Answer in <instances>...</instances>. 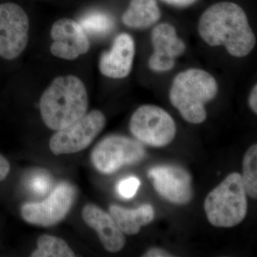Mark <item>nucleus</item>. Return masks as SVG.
<instances>
[{
  "mask_svg": "<svg viewBox=\"0 0 257 257\" xmlns=\"http://www.w3.org/2000/svg\"><path fill=\"white\" fill-rule=\"evenodd\" d=\"M50 35L53 40L51 53L58 58L75 60L87 53L90 47L87 34L80 24L72 19L57 20L51 28Z\"/></svg>",
  "mask_w": 257,
  "mask_h": 257,
  "instance_id": "nucleus-11",
  "label": "nucleus"
},
{
  "mask_svg": "<svg viewBox=\"0 0 257 257\" xmlns=\"http://www.w3.org/2000/svg\"><path fill=\"white\" fill-rule=\"evenodd\" d=\"M248 104H249L250 108L251 110L256 114L257 113V87L256 84H255L254 87H253L251 90V94L248 99Z\"/></svg>",
  "mask_w": 257,
  "mask_h": 257,
  "instance_id": "nucleus-23",
  "label": "nucleus"
},
{
  "mask_svg": "<svg viewBox=\"0 0 257 257\" xmlns=\"http://www.w3.org/2000/svg\"><path fill=\"white\" fill-rule=\"evenodd\" d=\"M217 92V82L210 74L200 69H189L176 76L170 99L186 121L199 124L207 119L205 104Z\"/></svg>",
  "mask_w": 257,
  "mask_h": 257,
  "instance_id": "nucleus-3",
  "label": "nucleus"
},
{
  "mask_svg": "<svg viewBox=\"0 0 257 257\" xmlns=\"http://www.w3.org/2000/svg\"><path fill=\"white\" fill-rule=\"evenodd\" d=\"M89 98L85 85L74 75L56 77L40 99V113L50 130L59 131L87 114Z\"/></svg>",
  "mask_w": 257,
  "mask_h": 257,
  "instance_id": "nucleus-2",
  "label": "nucleus"
},
{
  "mask_svg": "<svg viewBox=\"0 0 257 257\" xmlns=\"http://www.w3.org/2000/svg\"><path fill=\"white\" fill-rule=\"evenodd\" d=\"M79 24L86 33L94 36H103L109 33L114 27V21L110 15L101 12H93L84 15Z\"/></svg>",
  "mask_w": 257,
  "mask_h": 257,
  "instance_id": "nucleus-19",
  "label": "nucleus"
},
{
  "mask_svg": "<svg viewBox=\"0 0 257 257\" xmlns=\"http://www.w3.org/2000/svg\"><path fill=\"white\" fill-rule=\"evenodd\" d=\"M247 194L241 175L230 174L204 201L208 221L216 227L231 228L242 222L247 214Z\"/></svg>",
  "mask_w": 257,
  "mask_h": 257,
  "instance_id": "nucleus-4",
  "label": "nucleus"
},
{
  "mask_svg": "<svg viewBox=\"0 0 257 257\" xmlns=\"http://www.w3.org/2000/svg\"><path fill=\"white\" fill-rule=\"evenodd\" d=\"M135 55L133 37L128 34H120L114 39L111 50L101 54L99 70L103 75L110 78H124L131 72Z\"/></svg>",
  "mask_w": 257,
  "mask_h": 257,
  "instance_id": "nucleus-13",
  "label": "nucleus"
},
{
  "mask_svg": "<svg viewBox=\"0 0 257 257\" xmlns=\"http://www.w3.org/2000/svg\"><path fill=\"white\" fill-rule=\"evenodd\" d=\"M140 184V179L137 177H128L120 181L116 186V190L121 197L131 199L138 192Z\"/></svg>",
  "mask_w": 257,
  "mask_h": 257,
  "instance_id": "nucleus-20",
  "label": "nucleus"
},
{
  "mask_svg": "<svg viewBox=\"0 0 257 257\" xmlns=\"http://www.w3.org/2000/svg\"><path fill=\"white\" fill-rule=\"evenodd\" d=\"M146 156L143 144L124 136L107 137L96 145L91 155L94 167L101 173L112 174L125 165L141 162Z\"/></svg>",
  "mask_w": 257,
  "mask_h": 257,
  "instance_id": "nucleus-6",
  "label": "nucleus"
},
{
  "mask_svg": "<svg viewBox=\"0 0 257 257\" xmlns=\"http://www.w3.org/2000/svg\"><path fill=\"white\" fill-rule=\"evenodd\" d=\"M154 53L149 60V66L155 72H167L173 68L176 57L183 55L185 44L177 36V32L170 24L157 25L152 32Z\"/></svg>",
  "mask_w": 257,
  "mask_h": 257,
  "instance_id": "nucleus-12",
  "label": "nucleus"
},
{
  "mask_svg": "<svg viewBox=\"0 0 257 257\" xmlns=\"http://www.w3.org/2000/svg\"><path fill=\"white\" fill-rule=\"evenodd\" d=\"M198 31L208 45H224L236 57H246L256 45L246 15L232 3H219L208 8L201 16Z\"/></svg>",
  "mask_w": 257,
  "mask_h": 257,
  "instance_id": "nucleus-1",
  "label": "nucleus"
},
{
  "mask_svg": "<svg viewBox=\"0 0 257 257\" xmlns=\"http://www.w3.org/2000/svg\"><path fill=\"white\" fill-rule=\"evenodd\" d=\"M243 187L246 194L251 199L257 198V145H253L248 148L243 160Z\"/></svg>",
  "mask_w": 257,
  "mask_h": 257,
  "instance_id": "nucleus-18",
  "label": "nucleus"
},
{
  "mask_svg": "<svg viewBox=\"0 0 257 257\" xmlns=\"http://www.w3.org/2000/svg\"><path fill=\"white\" fill-rule=\"evenodd\" d=\"M109 214L125 234L135 235L143 226L151 223L155 211L150 204H143L135 209H126L118 205H111Z\"/></svg>",
  "mask_w": 257,
  "mask_h": 257,
  "instance_id": "nucleus-15",
  "label": "nucleus"
},
{
  "mask_svg": "<svg viewBox=\"0 0 257 257\" xmlns=\"http://www.w3.org/2000/svg\"><path fill=\"white\" fill-rule=\"evenodd\" d=\"M105 125L106 118L101 111L93 110L87 113L52 137L51 152L54 155H61L82 151L92 143Z\"/></svg>",
  "mask_w": 257,
  "mask_h": 257,
  "instance_id": "nucleus-7",
  "label": "nucleus"
},
{
  "mask_svg": "<svg viewBox=\"0 0 257 257\" xmlns=\"http://www.w3.org/2000/svg\"><path fill=\"white\" fill-rule=\"evenodd\" d=\"M30 22L25 10L14 3L0 5V57L16 59L28 46Z\"/></svg>",
  "mask_w": 257,
  "mask_h": 257,
  "instance_id": "nucleus-8",
  "label": "nucleus"
},
{
  "mask_svg": "<svg viewBox=\"0 0 257 257\" xmlns=\"http://www.w3.org/2000/svg\"><path fill=\"white\" fill-rule=\"evenodd\" d=\"M10 162L3 155H0V182H3L9 175Z\"/></svg>",
  "mask_w": 257,
  "mask_h": 257,
  "instance_id": "nucleus-21",
  "label": "nucleus"
},
{
  "mask_svg": "<svg viewBox=\"0 0 257 257\" xmlns=\"http://www.w3.org/2000/svg\"><path fill=\"white\" fill-rule=\"evenodd\" d=\"M160 17L156 0H131L122 22L130 28L146 29L155 25Z\"/></svg>",
  "mask_w": 257,
  "mask_h": 257,
  "instance_id": "nucleus-16",
  "label": "nucleus"
},
{
  "mask_svg": "<svg viewBox=\"0 0 257 257\" xmlns=\"http://www.w3.org/2000/svg\"><path fill=\"white\" fill-rule=\"evenodd\" d=\"M148 177L157 192L169 202L185 204L192 199V177L182 167L157 166L148 171Z\"/></svg>",
  "mask_w": 257,
  "mask_h": 257,
  "instance_id": "nucleus-10",
  "label": "nucleus"
},
{
  "mask_svg": "<svg viewBox=\"0 0 257 257\" xmlns=\"http://www.w3.org/2000/svg\"><path fill=\"white\" fill-rule=\"evenodd\" d=\"M82 218L86 224L95 230L104 248L111 253H116L124 248L126 239L110 214L100 207L88 204L82 209Z\"/></svg>",
  "mask_w": 257,
  "mask_h": 257,
  "instance_id": "nucleus-14",
  "label": "nucleus"
},
{
  "mask_svg": "<svg viewBox=\"0 0 257 257\" xmlns=\"http://www.w3.org/2000/svg\"><path fill=\"white\" fill-rule=\"evenodd\" d=\"M143 256L146 257H168L173 256V255L167 252L165 249L160 248H152L147 251Z\"/></svg>",
  "mask_w": 257,
  "mask_h": 257,
  "instance_id": "nucleus-22",
  "label": "nucleus"
},
{
  "mask_svg": "<svg viewBox=\"0 0 257 257\" xmlns=\"http://www.w3.org/2000/svg\"><path fill=\"white\" fill-rule=\"evenodd\" d=\"M32 257H74L75 253L67 243L61 238L42 235L37 240V248Z\"/></svg>",
  "mask_w": 257,
  "mask_h": 257,
  "instance_id": "nucleus-17",
  "label": "nucleus"
},
{
  "mask_svg": "<svg viewBox=\"0 0 257 257\" xmlns=\"http://www.w3.org/2000/svg\"><path fill=\"white\" fill-rule=\"evenodd\" d=\"M73 186L62 182L50 197L40 203H28L21 209L24 220L29 224L50 226L58 224L67 216L75 199Z\"/></svg>",
  "mask_w": 257,
  "mask_h": 257,
  "instance_id": "nucleus-9",
  "label": "nucleus"
},
{
  "mask_svg": "<svg viewBox=\"0 0 257 257\" xmlns=\"http://www.w3.org/2000/svg\"><path fill=\"white\" fill-rule=\"evenodd\" d=\"M130 130L140 143L154 147L170 145L177 132L175 121L165 109L149 104L135 111Z\"/></svg>",
  "mask_w": 257,
  "mask_h": 257,
  "instance_id": "nucleus-5",
  "label": "nucleus"
},
{
  "mask_svg": "<svg viewBox=\"0 0 257 257\" xmlns=\"http://www.w3.org/2000/svg\"><path fill=\"white\" fill-rule=\"evenodd\" d=\"M167 4L177 7H187L193 4L196 0H162Z\"/></svg>",
  "mask_w": 257,
  "mask_h": 257,
  "instance_id": "nucleus-24",
  "label": "nucleus"
}]
</instances>
